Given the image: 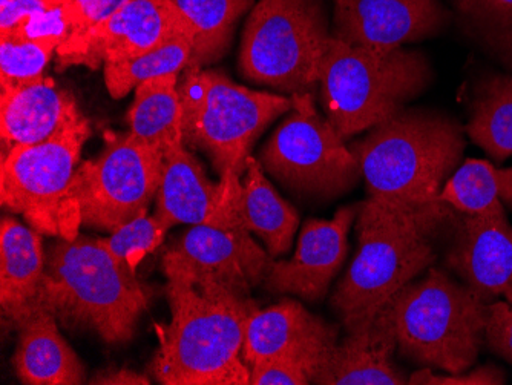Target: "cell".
Returning <instances> with one entry per match:
<instances>
[{
  "mask_svg": "<svg viewBox=\"0 0 512 385\" xmlns=\"http://www.w3.org/2000/svg\"><path fill=\"white\" fill-rule=\"evenodd\" d=\"M336 344L313 384L401 385L408 378L393 361L398 347L394 329L393 298L364 323L347 330Z\"/></svg>",
  "mask_w": 512,
  "mask_h": 385,
  "instance_id": "cell-17",
  "label": "cell"
},
{
  "mask_svg": "<svg viewBox=\"0 0 512 385\" xmlns=\"http://www.w3.org/2000/svg\"><path fill=\"white\" fill-rule=\"evenodd\" d=\"M240 214L246 228L263 240L270 257L289 252L298 229V212L275 191L252 155L241 178Z\"/></svg>",
  "mask_w": 512,
  "mask_h": 385,
  "instance_id": "cell-23",
  "label": "cell"
},
{
  "mask_svg": "<svg viewBox=\"0 0 512 385\" xmlns=\"http://www.w3.org/2000/svg\"><path fill=\"white\" fill-rule=\"evenodd\" d=\"M292 99L289 116L261 149L264 171L301 197L332 200L352 191L362 177L355 152L316 111L312 94H292Z\"/></svg>",
  "mask_w": 512,
  "mask_h": 385,
  "instance_id": "cell-10",
  "label": "cell"
},
{
  "mask_svg": "<svg viewBox=\"0 0 512 385\" xmlns=\"http://www.w3.org/2000/svg\"><path fill=\"white\" fill-rule=\"evenodd\" d=\"M166 234L168 229L160 220L155 215L149 217L148 211H143L111 232L108 238H102V241L120 263L135 272L143 258L160 246Z\"/></svg>",
  "mask_w": 512,
  "mask_h": 385,
  "instance_id": "cell-31",
  "label": "cell"
},
{
  "mask_svg": "<svg viewBox=\"0 0 512 385\" xmlns=\"http://www.w3.org/2000/svg\"><path fill=\"white\" fill-rule=\"evenodd\" d=\"M177 36L188 33L174 0H129L100 24L71 34L57 54L62 66L97 68L145 56Z\"/></svg>",
  "mask_w": 512,
  "mask_h": 385,
  "instance_id": "cell-13",
  "label": "cell"
},
{
  "mask_svg": "<svg viewBox=\"0 0 512 385\" xmlns=\"http://www.w3.org/2000/svg\"><path fill=\"white\" fill-rule=\"evenodd\" d=\"M454 5L476 36L512 70V0H454Z\"/></svg>",
  "mask_w": 512,
  "mask_h": 385,
  "instance_id": "cell-29",
  "label": "cell"
},
{
  "mask_svg": "<svg viewBox=\"0 0 512 385\" xmlns=\"http://www.w3.org/2000/svg\"><path fill=\"white\" fill-rule=\"evenodd\" d=\"M338 332L298 301L284 300L256 310L247 323L243 361L252 369L270 358H295L321 372L336 347ZM316 379V378H315Z\"/></svg>",
  "mask_w": 512,
  "mask_h": 385,
  "instance_id": "cell-16",
  "label": "cell"
},
{
  "mask_svg": "<svg viewBox=\"0 0 512 385\" xmlns=\"http://www.w3.org/2000/svg\"><path fill=\"white\" fill-rule=\"evenodd\" d=\"M330 42L318 0H260L244 28L241 74L284 93H309L321 82Z\"/></svg>",
  "mask_w": 512,
  "mask_h": 385,
  "instance_id": "cell-8",
  "label": "cell"
},
{
  "mask_svg": "<svg viewBox=\"0 0 512 385\" xmlns=\"http://www.w3.org/2000/svg\"><path fill=\"white\" fill-rule=\"evenodd\" d=\"M453 218L454 209L444 201L407 206L368 198L359 203L358 254L332 297L345 329L375 315L434 263V237Z\"/></svg>",
  "mask_w": 512,
  "mask_h": 385,
  "instance_id": "cell-2",
  "label": "cell"
},
{
  "mask_svg": "<svg viewBox=\"0 0 512 385\" xmlns=\"http://www.w3.org/2000/svg\"><path fill=\"white\" fill-rule=\"evenodd\" d=\"M240 194L241 180L234 181L223 212L209 223L191 226L166 255L235 292L250 295L252 287L263 283L273 260L246 228Z\"/></svg>",
  "mask_w": 512,
  "mask_h": 385,
  "instance_id": "cell-12",
  "label": "cell"
},
{
  "mask_svg": "<svg viewBox=\"0 0 512 385\" xmlns=\"http://www.w3.org/2000/svg\"><path fill=\"white\" fill-rule=\"evenodd\" d=\"M439 0H335V36L353 47L391 50L444 25Z\"/></svg>",
  "mask_w": 512,
  "mask_h": 385,
  "instance_id": "cell-15",
  "label": "cell"
},
{
  "mask_svg": "<svg viewBox=\"0 0 512 385\" xmlns=\"http://www.w3.org/2000/svg\"><path fill=\"white\" fill-rule=\"evenodd\" d=\"M408 384L427 385H499L505 384V376L497 367L486 366L463 375V373H450L448 376L434 375L431 370L425 369L416 372L408 378Z\"/></svg>",
  "mask_w": 512,
  "mask_h": 385,
  "instance_id": "cell-35",
  "label": "cell"
},
{
  "mask_svg": "<svg viewBox=\"0 0 512 385\" xmlns=\"http://www.w3.org/2000/svg\"><path fill=\"white\" fill-rule=\"evenodd\" d=\"M356 206H344L332 220H307L289 261H272L263 283L276 295L319 301L347 257V237L358 217Z\"/></svg>",
  "mask_w": 512,
  "mask_h": 385,
  "instance_id": "cell-14",
  "label": "cell"
},
{
  "mask_svg": "<svg viewBox=\"0 0 512 385\" xmlns=\"http://www.w3.org/2000/svg\"><path fill=\"white\" fill-rule=\"evenodd\" d=\"M178 89L184 145L211 157L221 183L243 178L255 140L293 106L292 97L246 88L203 66H189Z\"/></svg>",
  "mask_w": 512,
  "mask_h": 385,
  "instance_id": "cell-6",
  "label": "cell"
},
{
  "mask_svg": "<svg viewBox=\"0 0 512 385\" xmlns=\"http://www.w3.org/2000/svg\"><path fill=\"white\" fill-rule=\"evenodd\" d=\"M43 2L51 5V7H63V5L68 4L69 0H43Z\"/></svg>",
  "mask_w": 512,
  "mask_h": 385,
  "instance_id": "cell-38",
  "label": "cell"
},
{
  "mask_svg": "<svg viewBox=\"0 0 512 385\" xmlns=\"http://www.w3.org/2000/svg\"><path fill=\"white\" fill-rule=\"evenodd\" d=\"M165 155L131 134L109 140L96 160L82 162L71 183V198L86 228L114 232L157 197Z\"/></svg>",
  "mask_w": 512,
  "mask_h": 385,
  "instance_id": "cell-11",
  "label": "cell"
},
{
  "mask_svg": "<svg viewBox=\"0 0 512 385\" xmlns=\"http://www.w3.org/2000/svg\"><path fill=\"white\" fill-rule=\"evenodd\" d=\"M126 2L129 0H69L63 7L71 25V34L82 33L100 24Z\"/></svg>",
  "mask_w": 512,
  "mask_h": 385,
  "instance_id": "cell-34",
  "label": "cell"
},
{
  "mask_svg": "<svg viewBox=\"0 0 512 385\" xmlns=\"http://www.w3.org/2000/svg\"><path fill=\"white\" fill-rule=\"evenodd\" d=\"M192 45L191 66L217 62L229 47L238 19L253 0H174Z\"/></svg>",
  "mask_w": 512,
  "mask_h": 385,
  "instance_id": "cell-25",
  "label": "cell"
},
{
  "mask_svg": "<svg viewBox=\"0 0 512 385\" xmlns=\"http://www.w3.org/2000/svg\"><path fill=\"white\" fill-rule=\"evenodd\" d=\"M163 270L172 318L152 361L155 378L166 385L250 384L243 346L255 301L166 254Z\"/></svg>",
  "mask_w": 512,
  "mask_h": 385,
  "instance_id": "cell-1",
  "label": "cell"
},
{
  "mask_svg": "<svg viewBox=\"0 0 512 385\" xmlns=\"http://www.w3.org/2000/svg\"><path fill=\"white\" fill-rule=\"evenodd\" d=\"M447 260L486 304L505 295L512 281V228L505 211L463 214Z\"/></svg>",
  "mask_w": 512,
  "mask_h": 385,
  "instance_id": "cell-18",
  "label": "cell"
},
{
  "mask_svg": "<svg viewBox=\"0 0 512 385\" xmlns=\"http://www.w3.org/2000/svg\"><path fill=\"white\" fill-rule=\"evenodd\" d=\"M14 372L27 385H79L85 367L60 335L57 318L46 309H34L16 326Z\"/></svg>",
  "mask_w": 512,
  "mask_h": 385,
  "instance_id": "cell-21",
  "label": "cell"
},
{
  "mask_svg": "<svg viewBox=\"0 0 512 385\" xmlns=\"http://www.w3.org/2000/svg\"><path fill=\"white\" fill-rule=\"evenodd\" d=\"M59 47L56 40L0 36V88L42 79L46 65Z\"/></svg>",
  "mask_w": 512,
  "mask_h": 385,
  "instance_id": "cell-30",
  "label": "cell"
},
{
  "mask_svg": "<svg viewBox=\"0 0 512 385\" xmlns=\"http://www.w3.org/2000/svg\"><path fill=\"white\" fill-rule=\"evenodd\" d=\"M227 195L229 186L214 183L186 145L177 146L165 155L154 215L168 231L175 224L209 223L223 212Z\"/></svg>",
  "mask_w": 512,
  "mask_h": 385,
  "instance_id": "cell-20",
  "label": "cell"
},
{
  "mask_svg": "<svg viewBox=\"0 0 512 385\" xmlns=\"http://www.w3.org/2000/svg\"><path fill=\"white\" fill-rule=\"evenodd\" d=\"M80 114L73 94L48 77L4 86L0 88L4 151L45 142Z\"/></svg>",
  "mask_w": 512,
  "mask_h": 385,
  "instance_id": "cell-19",
  "label": "cell"
},
{
  "mask_svg": "<svg viewBox=\"0 0 512 385\" xmlns=\"http://www.w3.org/2000/svg\"><path fill=\"white\" fill-rule=\"evenodd\" d=\"M462 128L444 114L402 109L352 146L370 198L398 205L436 203L462 158Z\"/></svg>",
  "mask_w": 512,
  "mask_h": 385,
  "instance_id": "cell-4",
  "label": "cell"
},
{
  "mask_svg": "<svg viewBox=\"0 0 512 385\" xmlns=\"http://www.w3.org/2000/svg\"><path fill=\"white\" fill-rule=\"evenodd\" d=\"M91 129L83 114L37 145L4 151L0 165L2 205L22 215L42 235L73 240L79 235V209L71 183Z\"/></svg>",
  "mask_w": 512,
  "mask_h": 385,
  "instance_id": "cell-9",
  "label": "cell"
},
{
  "mask_svg": "<svg viewBox=\"0 0 512 385\" xmlns=\"http://www.w3.org/2000/svg\"><path fill=\"white\" fill-rule=\"evenodd\" d=\"M148 293L134 270L106 249L102 238H60L45 257V275L34 309L57 321L91 330L108 344H125L148 309Z\"/></svg>",
  "mask_w": 512,
  "mask_h": 385,
  "instance_id": "cell-3",
  "label": "cell"
},
{
  "mask_svg": "<svg viewBox=\"0 0 512 385\" xmlns=\"http://www.w3.org/2000/svg\"><path fill=\"white\" fill-rule=\"evenodd\" d=\"M50 8L56 7L43 0H0V34L16 30L25 20Z\"/></svg>",
  "mask_w": 512,
  "mask_h": 385,
  "instance_id": "cell-36",
  "label": "cell"
},
{
  "mask_svg": "<svg viewBox=\"0 0 512 385\" xmlns=\"http://www.w3.org/2000/svg\"><path fill=\"white\" fill-rule=\"evenodd\" d=\"M439 200L467 215L496 214L512 209V168L497 169L470 158L448 178Z\"/></svg>",
  "mask_w": 512,
  "mask_h": 385,
  "instance_id": "cell-26",
  "label": "cell"
},
{
  "mask_svg": "<svg viewBox=\"0 0 512 385\" xmlns=\"http://www.w3.org/2000/svg\"><path fill=\"white\" fill-rule=\"evenodd\" d=\"M503 297H506V300H508L509 304H512V281L511 284H509L508 289H506L505 295Z\"/></svg>",
  "mask_w": 512,
  "mask_h": 385,
  "instance_id": "cell-39",
  "label": "cell"
},
{
  "mask_svg": "<svg viewBox=\"0 0 512 385\" xmlns=\"http://www.w3.org/2000/svg\"><path fill=\"white\" fill-rule=\"evenodd\" d=\"M89 384L96 385H149L148 376L129 369H108L97 373Z\"/></svg>",
  "mask_w": 512,
  "mask_h": 385,
  "instance_id": "cell-37",
  "label": "cell"
},
{
  "mask_svg": "<svg viewBox=\"0 0 512 385\" xmlns=\"http://www.w3.org/2000/svg\"><path fill=\"white\" fill-rule=\"evenodd\" d=\"M488 304L442 270L393 297V318L401 355L421 366L463 373L474 366L485 338Z\"/></svg>",
  "mask_w": 512,
  "mask_h": 385,
  "instance_id": "cell-7",
  "label": "cell"
},
{
  "mask_svg": "<svg viewBox=\"0 0 512 385\" xmlns=\"http://www.w3.org/2000/svg\"><path fill=\"white\" fill-rule=\"evenodd\" d=\"M318 367L295 358H270L250 369L252 385H307L315 382Z\"/></svg>",
  "mask_w": 512,
  "mask_h": 385,
  "instance_id": "cell-32",
  "label": "cell"
},
{
  "mask_svg": "<svg viewBox=\"0 0 512 385\" xmlns=\"http://www.w3.org/2000/svg\"><path fill=\"white\" fill-rule=\"evenodd\" d=\"M468 135L494 160L512 155V76H497L480 86Z\"/></svg>",
  "mask_w": 512,
  "mask_h": 385,
  "instance_id": "cell-27",
  "label": "cell"
},
{
  "mask_svg": "<svg viewBox=\"0 0 512 385\" xmlns=\"http://www.w3.org/2000/svg\"><path fill=\"white\" fill-rule=\"evenodd\" d=\"M191 63V42L186 36H177L145 56L105 65L106 88L114 99H123L145 80L184 73Z\"/></svg>",
  "mask_w": 512,
  "mask_h": 385,
  "instance_id": "cell-28",
  "label": "cell"
},
{
  "mask_svg": "<svg viewBox=\"0 0 512 385\" xmlns=\"http://www.w3.org/2000/svg\"><path fill=\"white\" fill-rule=\"evenodd\" d=\"M39 232L14 218L0 226V306L5 321L17 324L33 310L45 275V257Z\"/></svg>",
  "mask_w": 512,
  "mask_h": 385,
  "instance_id": "cell-22",
  "label": "cell"
},
{
  "mask_svg": "<svg viewBox=\"0 0 512 385\" xmlns=\"http://www.w3.org/2000/svg\"><path fill=\"white\" fill-rule=\"evenodd\" d=\"M178 76L168 74L140 83L128 114L129 134L163 155L184 145Z\"/></svg>",
  "mask_w": 512,
  "mask_h": 385,
  "instance_id": "cell-24",
  "label": "cell"
},
{
  "mask_svg": "<svg viewBox=\"0 0 512 385\" xmlns=\"http://www.w3.org/2000/svg\"><path fill=\"white\" fill-rule=\"evenodd\" d=\"M485 339L490 349L512 366V307L508 303L488 304Z\"/></svg>",
  "mask_w": 512,
  "mask_h": 385,
  "instance_id": "cell-33",
  "label": "cell"
},
{
  "mask_svg": "<svg viewBox=\"0 0 512 385\" xmlns=\"http://www.w3.org/2000/svg\"><path fill=\"white\" fill-rule=\"evenodd\" d=\"M430 80L419 51L353 47L332 37L319 83L327 119L345 140L396 116Z\"/></svg>",
  "mask_w": 512,
  "mask_h": 385,
  "instance_id": "cell-5",
  "label": "cell"
}]
</instances>
